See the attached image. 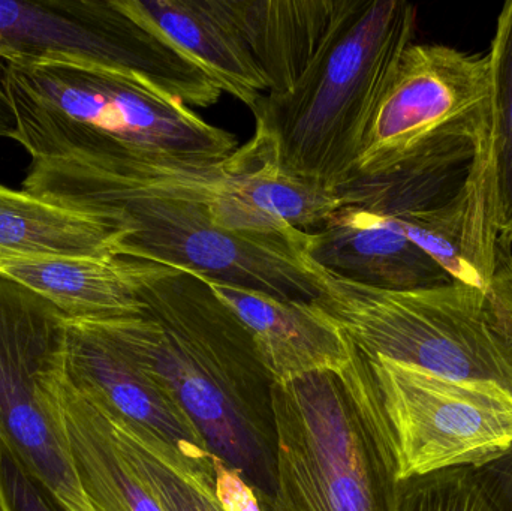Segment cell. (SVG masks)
I'll use <instances>...</instances> for the list:
<instances>
[{
  "label": "cell",
  "instance_id": "cell-13",
  "mask_svg": "<svg viewBox=\"0 0 512 511\" xmlns=\"http://www.w3.org/2000/svg\"><path fill=\"white\" fill-rule=\"evenodd\" d=\"M207 282L248 330L273 383L315 372L342 371L357 353L342 327L313 302Z\"/></svg>",
  "mask_w": 512,
  "mask_h": 511
},
{
  "label": "cell",
  "instance_id": "cell-22",
  "mask_svg": "<svg viewBox=\"0 0 512 511\" xmlns=\"http://www.w3.org/2000/svg\"><path fill=\"white\" fill-rule=\"evenodd\" d=\"M399 511H495L474 468H454L405 480Z\"/></svg>",
  "mask_w": 512,
  "mask_h": 511
},
{
  "label": "cell",
  "instance_id": "cell-14",
  "mask_svg": "<svg viewBox=\"0 0 512 511\" xmlns=\"http://www.w3.org/2000/svg\"><path fill=\"white\" fill-rule=\"evenodd\" d=\"M173 267L146 258H20L0 263V275L56 306L68 320H113L143 312L141 290Z\"/></svg>",
  "mask_w": 512,
  "mask_h": 511
},
{
  "label": "cell",
  "instance_id": "cell-3",
  "mask_svg": "<svg viewBox=\"0 0 512 511\" xmlns=\"http://www.w3.org/2000/svg\"><path fill=\"white\" fill-rule=\"evenodd\" d=\"M18 141L36 159L96 162L123 155L219 159L237 138L132 78L69 56L0 59Z\"/></svg>",
  "mask_w": 512,
  "mask_h": 511
},
{
  "label": "cell",
  "instance_id": "cell-26",
  "mask_svg": "<svg viewBox=\"0 0 512 511\" xmlns=\"http://www.w3.org/2000/svg\"><path fill=\"white\" fill-rule=\"evenodd\" d=\"M0 511H9L8 506H6L5 498H3L2 491H0Z\"/></svg>",
  "mask_w": 512,
  "mask_h": 511
},
{
  "label": "cell",
  "instance_id": "cell-19",
  "mask_svg": "<svg viewBox=\"0 0 512 511\" xmlns=\"http://www.w3.org/2000/svg\"><path fill=\"white\" fill-rule=\"evenodd\" d=\"M63 417L72 464L92 511H165L123 458L107 417L65 381Z\"/></svg>",
  "mask_w": 512,
  "mask_h": 511
},
{
  "label": "cell",
  "instance_id": "cell-20",
  "mask_svg": "<svg viewBox=\"0 0 512 511\" xmlns=\"http://www.w3.org/2000/svg\"><path fill=\"white\" fill-rule=\"evenodd\" d=\"M108 419V417H107ZM117 446L165 511H224L215 494L213 458L195 462L140 426L108 419Z\"/></svg>",
  "mask_w": 512,
  "mask_h": 511
},
{
  "label": "cell",
  "instance_id": "cell-8",
  "mask_svg": "<svg viewBox=\"0 0 512 511\" xmlns=\"http://www.w3.org/2000/svg\"><path fill=\"white\" fill-rule=\"evenodd\" d=\"M48 56L90 60L191 108L222 95L197 63L117 0H0V59Z\"/></svg>",
  "mask_w": 512,
  "mask_h": 511
},
{
  "label": "cell",
  "instance_id": "cell-21",
  "mask_svg": "<svg viewBox=\"0 0 512 511\" xmlns=\"http://www.w3.org/2000/svg\"><path fill=\"white\" fill-rule=\"evenodd\" d=\"M487 128L480 143L499 239L512 246V0L502 6L489 54Z\"/></svg>",
  "mask_w": 512,
  "mask_h": 511
},
{
  "label": "cell",
  "instance_id": "cell-24",
  "mask_svg": "<svg viewBox=\"0 0 512 511\" xmlns=\"http://www.w3.org/2000/svg\"><path fill=\"white\" fill-rule=\"evenodd\" d=\"M495 511H512V449L474 468Z\"/></svg>",
  "mask_w": 512,
  "mask_h": 511
},
{
  "label": "cell",
  "instance_id": "cell-27",
  "mask_svg": "<svg viewBox=\"0 0 512 511\" xmlns=\"http://www.w3.org/2000/svg\"><path fill=\"white\" fill-rule=\"evenodd\" d=\"M273 162H271V164H273ZM267 170H268V168H267ZM265 173H267V171H265ZM264 177H265V174H264ZM262 182H264V179H262ZM261 188H262V185H261ZM259 201H261V195H259ZM261 209H262V207H261ZM262 212H264V210H262ZM286 233H288V231H286ZM289 234H291V233H289ZM295 236H300V234H295ZM306 239H307V236H306ZM304 242H306V240H304ZM303 245H304V243H303Z\"/></svg>",
  "mask_w": 512,
  "mask_h": 511
},
{
  "label": "cell",
  "instance_id": "cell-23",
  "mask_svg": "<svg viewBox=\"0 0 512 511\" xmlns=\"http://www.w3.org/2000/svg\"><path fill=\"white\" fill-rule=\"evenodd\" d=\"M0 491L9 511H69L0 443Z\"/></svg>",
  "mask_w": 512,
  "mask_h": 511
},
{
  "label": "cell",
  "instance_id": "cell-1",
  "mask_svg": "<svg viewBox=\"0 0 512 511\" xmlns=\"http://www.w3.org/2000/svg\"><path fill=\"white\" fill-rule=\"evenodd\" d=\"M140 315L104 320L267 507L274 491L273 380L242 321L204 276L173 267L141 290Z\"/></svg>",
  "mask_w": 512,
  "mask_h": 511
},
{
  "label": "cell",
  "instance_id": "cell-11",
  "mask_svg": "<svg viewBox=\"0 0 512 511\" xmlns=\"http://www.w3.org/2000/svg\"><path fill=\"white\" fill-rule=\"evenodd\" d=\"M65 374L66 384L108 419L146 429L191 461H212L191 417L104 320H68Z\"/></svg>",
  "mask_w": 512,
  "mask_h": 511
},
{
  "label": "cell",
  "instance_id": "cell-16",
  "mask_svg": "<svg viewBox=\"0 0 512 511\" xmlns=\"http://www.w3.org/2000/svg\"><path fill=\"white\" fill-rule=\"evenodd\" d=\"M123 11L164 36L213 83L254 110L268 87L227 0H117Z\"/></svg>",
  "mask_w": 512,
  "mask_h": 511
},
{
  "label": "cell",
  "instance_id": "cell-17",
  "mask_svg": "<svg viewBox=\"0 0 512 511\" xmlns=\"http://www.w3.org/2000/svg\"><path fill=\"white\" fill-rule=\"evenodd\" d=\"M267 83L285 93L306 71L333 23L339 0H227Z\"/></svg>",
  "mask_w": 512,
  "mask_h": 511
},
{
  "label": "cell",
  "instance_id": "cell-9",
  "mask_svg": "<svg viewBox=\"0 0 512 511\" xmlns=\"http://www.w3.org/2000/svg\"><path fill=\"white\" fill-rule=\"evenodd\" d=\"M393 438L400 482L475 468L512 449V393L366 357Z\"/></svg>",
  "mask_w": 512,
  "mask_h": 511
},
{
  "label": "cell",
  "instance_id": "cell-18",
  "mask_svg": "<svg viewBox=\"0 0 512 511\" xmlns=\"http://www.w3.org/2000/svg\"><path fill=\"white\" fill-rule=\"evenodd\" d=\"M123 239V231L99 216L0 185V263L120 254Z\"/></svg>",
  "mask_w": 512,
  "mask_h": 511
},
{
  "label": "cell",
  "instance_id": "cell-7",
  "mask_svg": "<svg viewBox=\"0 0 512 511\" xmlns=\"http://www.w3.org/2000/svg\"><path fill=\"white\" fill-rule=\"evenodd\" d=\"M68 318L0 275V443L69 511H92L63 417Z\"/></svg>",
  "mask_w": 512,
  "mask_h": 511
},
{
  "label": "cell",
  "instance_id": "cell-5",
  "mask_svg": "<svg viewBox=\"0 0 512 511\" xmlns=\"http://www.w3.org/2000/svg\"><path fill=\"white\" fill-rule=\"evenodd\" d=\"M271 401L276 471L268 511H399L393 438L358 348L342 371L273 383Z\"/></svg>",
  "mask_w": 512,
  "mask_h": 511
},
{
  "label": "cell",
  "instance_id": "cell-12",
  "mask_svg": "<svg viewBox=\"0 0 512 511\" xmlns=\"http://www.w3.org/2000/svg\"><path fill=\"white\" fill-rule=\"evenodd\" d=\"M333 275L382 291H415L453 284L445 270L415 245L397 219L340 206L310 233L301 249Z\"/></svg>",
  "mask_w": 512,
  "mask_h": 511
},
{
  "label": "cell",
  "instance_id": "cell-15",
  "mask_svg": "<svg viewBox=\"0 0 512 511\" xmlns=\"http://www.w3.org/2000/svg\"><path fill=\"white\" fill-rule=\"evenodd\" d=\"M487 117L429 141L375 174H357L337 189L342 206H355L403 221L450 204L474 170Z\"/></svg>",
  "mask_w": 512,
  "mask_h": 511
},
{
  "label": "cell",
  "instance_id": "cell-25",
  "mask_svg": "<svg viewBox=\"0 0 512 511\" xmlns=\"http://www.w3.org/2000/svg\"><path fill=\"white\" fill-rule=\"evenodd\" d=\"M15 132H17V123H15L14 113H12L8 96L0 83V137L14 140Z\"/></svg>",
  "mask_w": 512,
  "mask_h": 511
},
{
  "label": "cell",
  "instance_id": "cell-2",
  "mask_svg": "<svg viewBox=\"0 0 512 511\" xmlns=\"http://www.w3.org/2000/svg\"><path fill=\"white\" fill-rule=\"evenodd\" d=\"M417 8L405 0H339L324 42L297 83L255 105V131L277 167L336 192L355 176L376 108L412 44Z\"/></svg>",
  "mask_w": 512,
  "mask_h": 511
},
{
  "label": "cell",
  "instance_id": "cell-6",
  "mask_svg": "<svg viewBox=\"0 0 512 511\" xmlns=\"http://www.w3.org/2000/svg\"><path fill=\"white\" fill-rule=\"evenodd\" d=\"M318 297L366 357H382L454 380L512 393V246L505 243L487 287L453 284L382 291L346 281L298 252Z\"/></svg>",
  "mask_w": 512,
  "mask_h": 511
},
{
  "label": "cell",
  "instance_id": "cell-10",
  "mask_svg": "<svg viewBox=\"0 0 512 511\" xmlns=\"http://www.w3.org/2000/svg\"><path fill=\"white\" fill-rule=\"evenodd\" d=\"M489 90L487 56L409 45L376 108L355 176L387 170L439 135L486 119Z\"/></svg>",
  "mask_w": 512,
  "mask_h": 511
},
{
  "label": "cell",
  "instance_id": "cell-4",
  "mask_svg": "<svg viewBox=\"0 0 512 511\" xmlns=\"http://www.w3.org/2000/svg\"><path fill=\"white\" fill-rule=\"evenodd\" d=\"M23 191L116 225L125 233L122 255L279 299L318 297L298 261L301 246L224 230L216 224L218 206L206 198L164 194L111 171L56 159L32 161Z\"/></svg>",
  "mask_w": 512,
  "mask_h": 511
}]
</instances>
